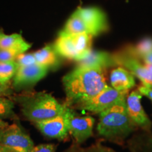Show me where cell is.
I'll return each instance as SVG.
<instances>
[{
  "label": "cell",
  "instance_id": "obj_17",
  "mask_svg": "<svg viewBox=\"0 0 152 152\" xmlns=\"http://www.w3.org/2000/svg\"><path fill=\"white\" fill-rule=\"evenodd\" d=\"M33 54L37 64L48 68L56 67L59 64V55L56 52L54 45H47Z\"/></svg>",
  "mask_w": 152,
  "mask_h": 152
},
{
  "label": "cell",
  "instance_id": "obj_16",
  "mask_svg": "<svg viewBox=\"0 0 152 152\" xmlns=\"http://www.w3.org/2000/svg\"><path fill=\"white\" fill-rule=\"evenodd\" d=\"M54 46L59 56L77 61V53L71 35L60 32Z\"/></svg>",
  "mask_w": 152,
  "mask_h": 152
},
{
  "label": "cell",
  "instance_id": "obj_25",
  "mask_svg": "<svg viewBox=\"0 0 152 152\" xmlns=\"http://www.w3.org/2000/svg\"><path fill=\"white\" fill-rule=\"evenodd\" d=\"M56 146L53 144H42L34 147L31 152H55Z\"/></svg>",
  "mask_w": 152,
  "mask_h": 152
},
{
  "label": "cell",
  "instance_id": "obj_32",
  "mask_svg": "<svg viewBox=\"0 0 152 152\" xmlns=\"http://www.w3.org/2000/svg\"><path fill=\"white\" fill-rule=\"evenodd\" d=\"M1 121H4V120H1V119H0V122H1Z\"/></svg>",
  "mask_w": 152,
  "mask_h": 152
},
{
  "label": "cell",
  "instance_id": "obj_22",
  "mask_svg": "<svg viewBox=\"0 0 152 152\" xmlns=\"http://www.w3.org/2000/svg\"><path fill=\"white\" fill-rule=\"evenodd\" d=\"M14 102L7 96H0V119L16 118L14 111Z\"/></svg>",
  "mask_w": 152,
  "mask_h": 152
},
{
  "label": "cell",
  "instance_id": "obj_21",
  "mask_svg": "<svg viewBox=\"0 0 152 152\" xmlns=\"http://www.w3.org/2000/svg\"><path fill=\"white\" fill-rule=\"evenodd\" d=\"M65 152H118L111 147L103 145L100 142L95 143L87 147H81L78 144H73Z\"/></svg>",
  "mask_w": 152,
  "mask_h": 152
},
{
  "label": "cell",
  "instance_id": "obj_9",
  "mask_svg": "<svg viewBox=\"0 0 152 152\" xmlns=\"http://www.w3.org/2000/svg\"><path fill=\"white\" fill-rule=\"evenodd\" d=\"M49 68L36 63L26 66H20L13 78L12 87L23 88L35 85L47 75Z\"/></svg>",
  "mask_w": 152,
  "mask_h": 152
},
{
  "label": "cell",
  "instance_id": "obj_31",
  "mask_svg": "<svg viewBox=\"0 0 152 152\" xmlns=\"http://www.w3.org/2000/svg\"><path fill=\"white\" fill-rule=\"evenodd\" d=\"M144 66L147 68L148 71H149L151 73H152V64H145Z\"/></svg>",
  "mask_w": 152,
  "mask_h": 152
},
{
  "label": "cell",
  "instance_id": "obj_12",
  "mask_svg": "<svg viewBox=\"0 0 152 152\" xmlns=\"http://www.w3.org/2000/svg\"><path fill=\"white\" fill-rule=\"evenodd\" d=\"M111 87L118 91H129L135 86L134 76L125 68L119 66L110 74Z\"/></svg>",
  "mask_w": 152,
  "mask_h": 152
},
{
  "label": "cell",
  "instance_id": "obj_8",
  "mask_svg": "<svg viewBox=\"0 0 152 152\" xmlns=\"http://www.w3.org/2000/svg\"><path fill=\"white\" fill-rule=\"evenodd\" d=\"M76 11L84 21L89 34L93 37L105 33L109 29L107 16L98 7H78Z\"/></svg>",
  "mask_w": 152,
  "mask_h": 152
},
{
  "label": "cell",
  "instance_id": "obj_24",
  "mask_svg": "<svg viewBox=\"0 0 152 152\" xmlns=\"http://www.w3.org/2000/svg\"><path fill=\"white\" fill-rule=\"evenodd\" d=\"M18 54H19L14 51L0 49V62L13 61L16 60Z\"/></svg>",
  "mask_w": 152,
  "mask_h": 152
},
{
  "label": "cell",
  "instance_id": "obj_11",
  "mask_svg": "<svg viewBox=\"0 0 152 152\" xmlns=\"http://www.w3.org/2000/svg\"><path fill=\"white\" fill-rule=\"evenodd\" d=\"M95 119L90 115L77 116L72 113L69 119V134L74 140V143L80 145L93 135Z\"/></svg>",
  "mask_w": 152,
  "mask_h": 152
},
{
  "label": "cell",
  "instance_id": "obj_23",
  "mask_svg": "<svg viewBox=\"0 0 152 152\" xmlns=\"http://www.w3.org/2000/svg\"><path fill=\"white\" fill-rule=\"evenodd\" d=\"M15 61L17 63L18 67L33 65L37 63L34 54H20L17 56Z\"/></svg>",
  "mask_w": 152,
  "mask_h": 152
},
{
  "label": "cell",
  "instance_id": "obj_5",
  "mask_svg": "<svg viewBox=\"0 0 152 152\" xmlns=\"http://www.w3.org/2000/svg\"><path fill=\"white\" fill-rule=\"evenodd\" d=\"M128 95V91H118L112 87L108 86L97 95L82 104L76 109H80L91 113L99 114L102 111L109 109L118 101Z\"/></svg>",
  "mask_w": 152,
  "mask_h": 152
},
{
  "label": "cell",
  "instance_id": "obj_10",
  "mask_svg": "<svg viewBox=\"0 0 152 152\" xmlns=\"http://www.w3.org/2000/svg\"><path fill=\"white\" fill-rule=\"evenodd\" d=\"M139 90H134L128 95L126 98L127 111L130 118L138 128L141 130L148 131L151 129L152 122L142 107V97Z\"/></svg>",
  "mask_w": 152,
  "mask_h": 152
},
{
  "label": "cell",
  "instance_id": "obj_14",
  "mask_svg": "<svg viewBox=\"0 0 152 152\" xmlns=\"http://www.w3.org/2000/svg\"><path fill=\"white\" fill-rule=\"evenodd\" d=\"M126 143L130 152H152V126L148 131L134 133Z\"/></svg>",
  "mask_w": 152,
  "mask_h": 152
},
{
  "label": "cell",
  "instance_id": "obj_29",
  "mask_svg": "<svg viewBox=\"0 0 152 152\" xmlns=\"http://www.w3.org/2000/svg\"><path fill=\"white\" fill-rule=\"evenodd\" d=\"M142 60L144 61V64H152V52L144 56Z\"/></svg>",
  "mask_w": 152,
  "mask_h": 152
},
{
  "label": "cell",
  "instance_id": "obj_13",
  "mask_svg": "<svg viewBox=\"0 0 152 152\" xmlns=\"http://www.w3.org/2000/svg\"><path fill=\"white\" fill-rule=\"evenodd\" d=\"M78 63V65L98 66L104 70L117 66L114 59L113 54H110L103 51L91 50L89 54Z\"/></svg>",
  "mask_w": 152,
  "mask_h": 152
},
{
  "label": "cell",
  "instance_id": "obj_1",
  "mask_svg": "<svg viewBox=\"0 0 152 152\" xmlns=\"http://www.w3.org/2000/svg\"><path fill=\"white\" fill-rule=\"evenodd\" d=\"M103 68L78 65L62 78L68 107L77 108L94 97L106 87Z\"/></svg>",
  "mask_w": 152,
  "mask_h": 152
},
{
  "label": "cell",
  "instance_id": "obj_3",
  "mask_svg": "<svg viewBox=\"0 0 152 152\" xmlns=\"http://www.w3.org/2000/svg\"><path fill=\"white\" fill-rule=\"evenodd\" d=\"M16 99L23 115L34 123L56 117L68 107L65 104H60L52 94L45 92L20 95Z\"/></svg>",
  "mask_w": 152,
  "mask_h": 152
},
{
  "label": "cell",
  "instance_id": "obj_6",
  "mask_svg": "<svg viewBox=\"0 0 152 152\" xmlns=\"http://www.w3.org/2000/svg\"><path fill=\"white\" fill-rule=\"evenodd\" d=\"M116 65L125 68L142 82L145 87L152 86V73L142 65L140 59L128 49L113 54Z\"/></svg>",
  "mask_w": 152,
  "mask_h": 152
},
{
  "label": "cell",
  "instance_id": "obj_2",
  "mask_svg": "<svg viewBox=\"0 0 152 152\" xmlns=\"http://www.w3.org/2000/svg\"><path fill=\"white\" fill-rule=\"evenodd\" d=\"M127 96L99 114V121L96 127L102 140L121 146L138 129L127 111Z\"/></svg>",
  "mask_w": 152,
  "mask_h": 152
},
{
  "label": "cell",
  "instance_id": "obj_4",
  "mask_svg": "<svg viewBox=\"0 0 152 152\" xmlns=\"http://www.w3.org/2000/svg\"><path fill=\"white\" fill-rule=\"evenodd\" d=\"M73 112L72 108L67 107L63 113L52 118L35 123V125L47 138L65 140L69 134V119Z\"/></svg>",
  "mask_w": 152,
  "mask_h": 152
},
{
  "label": "cell",
  "instance_id": "obj_15",
  "mask_svg": "<svg viewBox=\"0 0 152 152\" xmlns=\"http://www.w3.org/2000/svg\"><path fill=\"white\" fill-rule=\"evenodd\" d=\"M30 47L31 44L25 40L20 34L6 35L0 31V49L14 51L20 54L26 52Z\"/></svg>",
  "mask_w": 152,
  "mask_h": 152
},
{
  "label": "cell",
  "instance_id": "obj_19",
  "mask_svg": "<svg viewBox=\"0 0 152 152\" xmlns=\"http://www.w3.org/2000/svg\"><path fill=\"white\" fill-rule=\"evenodd\" d=\"M18 68V66L15 61L0 62V83H9L14 78Z\"/></svg>",
  "mask_w": 152,
  "mask_h": 152
},
{
  "label": "cell",
  "instance_id": "obj_7",
  "mask_svg": "<svg viewBox=\"0 0 152 152\" xmlns=\"http://www.w3.org/2000/svg\"><path fill=\"white\" fill-rule=\"evenodd\" d=\"M0 143L18 152H31L34 142L18 123H14L4 129Z\"/></svg>",
  "mask_w": 152,
  "mask_h": 152
},
{
  "label": "cell",
  "instance_id": "obj_30",
  "mask_svg": "<svg viewBox=\"0 0 152 152\" xmlns=\"http://www.w3.org/2000/svg\"><path fill=\"white\" fill-rule=\"evenodd\" d=\"M8 125H9L8 123H7L4 121L0 122V140H1V135H2V132H3L4 129L6 127L8 126Z\"/></svg>",
  "mask_w": 152,
  "mask_h": 152
},
{
  "label": "cell",
  "instance_id": "obj_26",
  "mask_svg": "<svg viewBox=\"0 0 152 152\" xmlns=\"http://www.w3.org/2000/svg\"><path fill=\"white\" fill-rule=\"evenodd\" d=\"M14 93L13 87L11 86L10 83H0V96H9Z\"/></svg>",
  "mask_w": 152,
  "mask_h": 152
},
{
  "label": "cell",
  "instance_id": "obj_27",
  "mask_svg": "<svg viewBox=\"0 0 152 152\" xmlns=\"http://www.w3.org/2000/svg\"><path fill=\"white\" fill-rule=\"evenodd\" d=\"M138 90L143 96H147L152 102V86L145 87L142 85L139 87Z\"/></svg>",
  "mask_w": 152,
  "mask_h": 152
},
{
  "label": "cell",
  "instance_id": "obj_18",
  "mask_svg": "<svg viewBox=\"0 0 152 152\" xmlns=\"http://www.w3.org/2000/svg\"><path fill=\"white\" fill-rule=\"evenodd\" d=\"M61 32L65 34H68V35L89 33L84 21L76 11L68 19L64 29Z\"/></svg>",
  "mask_w": 152,
  "mask_h": 152
},
{
  "label": "cell",
  "instance_id": "obj_20",
  "mask_svg": "<svg viewBox=\"0 0 152 152\" xmlns=\"http://www.w3.org/2000/svg\"><path fill=\"white\" fill-rule=\"evenodd\" d=\"M128 50L140 59L152 52V38L146 37L142 39L134 47H130Z\"/></svg>",
  "mask_w": 152,
  "mask_h": 152
},
{
  "label": "cell",
  "instance_id": "obj_28",
  "mask_svg": "<svg viewBox=\"0 0 152 152\" xmlns=\"http://www.w3.org/2000/svg\"><path fill=\"white\" fill-rule=\"evenodd\" d=\"M0 152H18L12 148L0 143Z\"/></svg>",
  "mask_w": 152,
  "mask_h": 152
}]
</instances>
